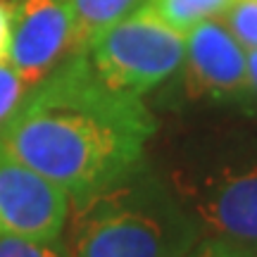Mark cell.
<instances>
[{
	"mask_svg": "<svg viewBox=\"0 0 257 257\" xmlns=\"http://www.w3.org/2000/svg\"><path fill=\"white\" fill-rule=\"evenodd\" d=\"M153 131L141 95L112 91L76 53L0 124V143L79 202L136 172Z\"/></svg>",
	"mask_w": 257,
	"mask_h": 257,
	"instance_id": "cell-1",
	"label": "cell"
},
{
	"mask_svg": "<svg viewBox=\"0 0 257 257\" xmlns=\"http://www.w3.org/2000/svg\"><path fill=\"white\" fill-rule=\"evenodd\" d=\"M198 226L155 179L131 172L74 202L69 257H186Z\"/></svg>",
	"mask_w": 257,
	"mask_h": 257,
	"instance_id": "cell-2",
	"label": "cell"
},
{
	"mask_svg": "<svg viewBox=\"0 0 257 257\" xmlns=\"http://www.w3.org/2000/svg\"><path fill=\"white\" fill-rule=\"evenodd\" d=\"M86 55L112 91L143 95L179 72L186 57V34L141 5L105 29L86 48Z\"/></svg>",
	"mask_w": 257,
	"mask_h": 257,
	"instance_id": "cell-3",
	"label": "cell"
},
{
	"mask_svg": "<svg viewBox=\"0 0 257 257\" xmlns=\"http://www.w3.org/2000/svg\"><path fill=\"white\" fill-rule=\"evenodd\" d=\"M12 36L8 60L27 88L74 55V17L69 0H12Z\"/></svg>",
	"mask_w": 257,
	"mask_h": 257,
	"instance_id": "cell-4",
	"label": "cell"
},
{
	"mask_svg": "<svg viewBox=\"0 0 257 257\" xmlns=\"http://www.w3.org/2000/svg\"><path fill=\"white\" fill-rule=\"evenodd\" d=\"M67 217L69 195L0 143V236L55 240Z\"/></svg>",
	"mask_w": 257,
	"mask_h": 257,
	"instance_id": "cell-5",
	"label": "cell"
},
{
	"mask_svg": "<svg viewBox=\"0 0 257 257\" xmlns=\"http://www.w3.org/2000/svg\"><path fill=\"white\" fill-rule=\"evenodd\" d=\"M184 62L186 88L195 98L231 100L248 93V53L219 17L186 34Z\"/></svg>",
	"mask_w": 257,
	"mask_h": 257,
	"instance_id": "cell-6",
	"label": "cell"
},
{
	"mask_svg": "<svg viewBox=\"0 0 257 257\" xmlns=\"http://www.w3.org/2000/svg\"><path fill=\"white\" fill-rule=\"evenodd\" d=\"M193 212L210 236L257 248V162L205 176L193 188Z\"/></svg>",
	"mask_w": 257,
	"mask_h": 257,
	"instance_id": "cell-7",
	"label": "cell"
},
{
	"mask_svg": "<svg viewBox=\"0 0 257 257\" xmlns=\"http://www.w3.org/2000/svg\"><path fill=\"white\" fill-rule=\"evenodd\" d=\"M146 0H69L74 17V55L86 53L105 29L138 10Z\"/></svg>",
	"mask_w": 257,
	"mask_h": 257,
	"instance_id": "cell-8",
	"label": "cell"
},
{
	"mask_svg": "<svg viewBox=\"0 0 257 257\" xmlns=\"http://www.w3.org/2000/svg\"><path fill=\"white\" fill-rule=\"evenodd\" d=\"M231 3L233 0H146L143 5L153 10L169 27L188 34L195 24L205 19L221 17Z\"/></svg>",
	"mask_w": 257,
	"mask_h": 257,
	"instance_id": "cell-9",
	"label": "cell"
},
{
	"mask_svg": "<svg viewBox=\"0 0 257 257\" xmlns=\"http://www.w3.org/2000/svg\"><path fill=\"white\" fill-rule=\"evenodd\" d=\"M221 22L229 27L245 50L257 48V0H233L229 10L221 15Z\"/></svg>",
	"mask_w": 257,
	"mask_h": 257,
	"instance_id": "cell-10",
	"label": "cell"
},
{
	"mask_svg": "<svg viewBox=\"0 0 257 257\" xmlns=\"http://www.w3.org/2000/svg\"><path fill=\"white\" fill-rule=\"evenodd\" d=\"M0 257H69L67 248L55 240L0 236Z\"/></svg>",
	"mask_w": 257,
	"mask_h": 257,
	"instance_id": "cell-11",
	"label": "cell"
},
{
	"mask_svg": "<svg viewBox=\"0 0 257 257\" xmlns=\"http://www.w3.org/2000/svg\"><path fill=\"white\" fill-rule=\"evenodd\" d=\"M27 93V83L15 69V64L8 57H0V124L12 117V112L22 105Z\"/></svg>",
	"mask_w": 257,
	"mask_h": 257,
	"instance_id": "cell-12",
	"label": "cell"
},
{
	"mask_svg": "<svg viewBox=\"0 0 257 257\" xmlns=\"http://www.w3.org/2000/svg\"><path fill=\"white\" fill-rule=\"evenodd\" d=\"M186 257H257V248L233 243L219 236H207V238L198 240Z\"/></svg>",
	"mask_w": 257,
	"mask_h": 257,
	"instance_id": "cell-13",
	"label": "cell"
},
{
	"mask_svg": "<svg viewBox=\"0 0 257 257\" xmlns=\"http://www.w3.org/2000/svg\"><path fill=\"white\" fill-rule=\"evenodd\" d=\"M10 36H12V5L0 0V57H8Z\"/></svg>",
	"mask_w": 257,
	"mask_h": 257,
	"instance_id": "cell-14",
	"label": "cell"
},
{
	"mask_svg": "<svg viewBox=\"0 0 257 257\" xmlns=\"http://www.w3.org/2000/svg\"><path fill=\"white\" fill-rule=\"evenodd\" d=\"M248 91L257 95V48L248 53Z\"/></svg>",
	"mask_w": 257,
	"mask_h": 257,
	"instance_id": "cell-15",
	"label": "cell"
}]
</instances>
